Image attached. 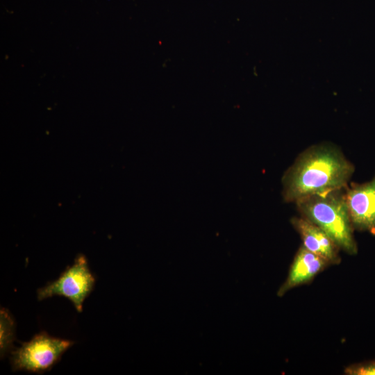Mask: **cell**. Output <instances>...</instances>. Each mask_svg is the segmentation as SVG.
Returning <instances> with one entry per match:
<instances>
[{
  "instance_id": "obj_1",
  "label": "cell",
  "mask_w": 375,
  "mask_h": 375,
  "mask_svg": "<svg viewBox=\"0 0 375 375\" xmlns=\"http://www.w3.org/2000/svg\"><path fill=\"white\" fill-rule=\"evenodd\" d=\"M354 172L353 165L336 147L315 145L303 151L283 178V194L288 202L341 190Z\"/></svg>"
},
{
  "instance_id": "obj_2",
  "label": "cell",
  "mask_w": 375,
  "mask_h": 375,
  "mask_svg": "<svg viewBox=\"0 0 375 375\" xmlns=\"http://www.w3.org/2000/svg\"><path fill=\"white\" fill-rule=\"evenodd\" d=\"M296 204L302 217L322 229L340 249L349 254L357 253L353 225L341 190L311 195Z\"/></svg>"
},
{
  "instance_id": "obj_3",
  "label": "cell",
  "mask_w": 375,
  "mask_h": 375,
  "mask_svg": "<svg viewBox=\"0 0 375 375\" xmlns=\"http://www.w3.org/2000/svg\"><path fill=\"white\" fill-rule=\"evenodd\" d=\"M74 344V341L40 332L11 351L12 369L15 372L26 371L39 374L48 372Z\"/></svg>"
},
{
  "instance_id": "obj_4",
  "label": "cell",
  "mask_w": 375,
  "mask_h": 375,
  "mask_svg": "<svg viewBox=\"0 0 375 375\" xmlns=\"http://www.w3.org/2000/svg\"><path fill=\"white\" fill-rule=\"evenodd\" d=\"M95 281L87 258L78 255L73 265L67 267L56 280L37 290V298L42 301L53 296L64 297L81 312L84 301L94 288Z\"/></svg>"
},
{
  "instance_id": "obj_5",
  "label": "cell",
  "mask_w": 375,
  "mask_h": 375,
  "mask_svg": "<svg viewBox=\"0 0 375 375\" xmlns=\"http://www.w3.org/2000/svg\"><path fill=\"white\" fill-rule=\"evenodd\" d=\"M344 197L353 227L375 234V175L362 184H352Z\"/></svg>"
},
{
  "instance_id": "obj_6",
  "label": "cell",
  "mask_w": 375,
  "mask_h": 375,
  "mask_svg": "<svg viewBox=\"0 0 375 375\" xmlns=\"http://www.w3.org/2000/svg\"><path fill=\"white\" fill-rule=\"evenodd\" d=\"M291 222L299 233L305 248L325 258L331 265L340 262V248L322 229L303 217H294Z\"/></svg>"
},
{
  "instance_id": "obj_7",
  "label": "cell",
  "mask_w": 375,
  "mask_h": 375,
  "mask_svg": "<svg viewBox=\"0 0 375 375\" xmlns=\"http://www.w3.org/2000/svg\"><path fill=\"white\" fill-rule=\"evenodd\" d=\"M328 265L331 264L327 260L302 246L296 254L288 278L279 289L278 295L282 296L290 289L309 282Z\"/></svg>"
},
{
  "instance_id": "obj_8",
  "label": "cell",
  "mask_w": 375,
  "mask_h": 375,
  "mask_svg": "<svg viewBox=\"0 0 375 375\" xmlns=\"http://www.w3.org/2000/svg\"><path fill=\"white\" fill-rule=\"evenodd\" d=\"M15 321L10 312L5 308L0 310V354L3 358L12 351L15 341Z\"/></svg>"
},
{
  "instance_id": "obj_9",
  "label": "cell",
  "mask_w": 375,
  "mask_h": 375,
  "mask_svg": "<svg viewBox=\"0 0 375 375\" xmlns=\"http://www.w3.org/2000/svg\"><path fill=\"white\" fill-rule=\"evenodd\" d=\"M344 372L349 375H375V360L351 365Z\"/></svg>"
}]
</instances>
